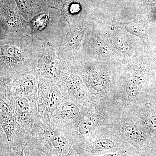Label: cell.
Here are the masks:
<instances>
[{"mask_svg":"<svg viewBox=\"0 0 156 156\" xmlns=\"http://www.w3.org/2000/svg\"><path fill=\"white\" fill-rule=\"evenodd\" d=\"M114 44L116 47L120 51L122 52H126L129 50V46L128 43L122 38L117 37L114 39Z\"/></svg>","mask_w":156,"mask_h":156,"instance_id":"4fadbf2b","label":"cell"},{"mask_svg":"<svg viewBox=\"0 0 156 156\" xmlns=\"http://www.w3.org/2000/svg\"><path fill=\"white\" fill-rule=\"evenodd\" d=\"M125 134L128 138L134 141H140L143 139L139 129L134 126H127L125 129Z\"/></svg>","mask_w":156,"mask_h":156,"instance_id":"8fae6325","label":"cell"},{"mask_svg":"<svg viewBox=\"0 0 156 156\" xmlns=\"http://www.w3.org/2000/svg\"><path fill=\"white\" fill-rule=\"evenodd\" d=\"M147 122L149 126L156 131V114H152L148 117Z\"/></svg>","mask_w":156,"mask_h":156,"instance_id":"9a60e30c","label":"cell"},{"mask_svg":"<svg viewBox=\"0 0 156 156\" xmlns=\"http://www.w3.org/2000/svg\"><path fill=\"white\" fill-rule=\"evenodd\" d=\"M115 146L113 141L109 139H101L95 140L92 147L98 150H109Z\"/></svg>","mask_w":156,"mask_h":156,"instance_id":"7c38bea8","label":"cell"},{"mask_svg":"<svg viewBox=\"0 0 156 156\" xmlns=\"http://www.w3.org/2000/svg\"><path fill=\"white\" fill-rule=\"evenodd\" d=\"M11 103L18 125L24 132L30 134L38 116L36 99L15 95Z\"/></svg>","mask_w":156,"mask_h":156,"instance_id":"7a4b0ae2","label":"cell"},{"mask_svg":"<svg viewBox=\"0 0 156 156\" xmlns=\"http://www.w3.org/2000/svg\"><path fill=\"white\" fill-rule=\"evenodd\" d=\"M101 156H117V154H107Z\"/></svg>","mask_w":156,"mask_h":156,"instance_id":"e0dca14e","label":"cell"},{"mask_svg":"<svg viewBox=\"0 0 156 156\" xmlns=\"http://www.w3.org/2000/svg\"><path fill=\"white\" fill-rule=\"evenodd\" d=\"M38 90V86H37L36 76L25 74L19 78L15 86V95L37 100Z\"/></svg>","mask_w":156,"mask_h":156,"instance_id":"5b68a950","label":"cell"},{"mask_svg":"<svg viewBox=\"0 0 156 156\" xmlns=\"http://www.w3.org/2000/svg\"><path fill=\"white\" fill-rule=\"evenodd\" d=\"M127 31L138 37L147 46L149 45L147 28L142 22H131L122 24Z\"/></svg>","mask_w":156,"mask_h":156,"instance_id":"8992f818","label":"cell"},{"mask_svg":"<svg viewBox=\"0 0 156 156\" xmlns=\"http://www.w3.org/2000/svg\"><path fill=\"white\" fill-rule=\"evenodd\" d=\"M80 113V109L76 104L64 99L54 110L50 121L58 127H64L76 118Z\"/></svg>","mask_w":156,"mask_h":156,"instance_id":"277c9868","label":"cell"},{"mask_svg":"<svg viewBox=\"0 0 156 156\" xmlns=\"http://www.w3.org/2000/svg\"><path fill=\"white\" fill-rule=\"evenodd\" d=\"M96 122L91 117H85L78 123L77 131L80 136L89 135L95 129Z\"/></svg>","mask_w":156,"mask_h":156,"instance_id":"52a82bcc","label":"cell"},{"mask_svg":"<svg viewBox=\"0 0 156 156\" xmlns=\"http://www.w3.org/2000/svg\"><path fill=\"white\" fill-rule=\"evenodd\" d=\"M141 80L138 76H134L128 81L126 86V92L130 97L136 96L139 91Z\"/></svg>","mask_w":156,"mask_h":156,"instance_id":"9c48e42d","label":"cell"},{"mask_svg":"<svg viewBox=\"0 0 156 156\" xmlns=\"http://www.w3.org/2000/svg\"><path fill=\"white\" fill-rule=\"evenodd\" d=\"M20 156H24L23 155V151L22 152V153H21V154H20Z\"/></svg>","mask_w":156,"mask_h":156,"instance_id":"ac0fdd59","label":"cell"},{"mask_svg":"<svg viewBox=\"0 0 156 156\" xmlns=\"http://www.w3.org/2000/svg\"><path fill=\"white\" fill-rule=\"evenodd\" d=\"M3 56L7 58L9 61L14 62L19 60V53L17 49L10 46H5L2 48Z\"/></svg>","mask_w":156,"mask_h":156,"instance_id":"30bf717a","label":"cell"},{"mask_svg":"<svg viewBox=\"0 0 156 156\" xmlns=\"http://www.w3.org/2000/svg\"><path fill=\"white\" fill-rule=\"evenodd\" d=\"M151 4H154V5H156V0H147Z\"/></svg>","mask_w":156,"mask_h":156,"instance_id":"2e32d148","label":"cell"},{"mask_svg":"<svg viewBox=\"0 0 156 156\" xmlns=\"http://www.w3.org/2000/svg\"><path fill=\"white\" fill-rule=\"evenodd\" d=\"M0 125L5 133L9 141L14 136L20 141L30 140L31 134L24 132L18 125L11 106L2 98H0Z\"/></svg>","mask_w":156,"mask_h":156,"instance_id":"3957f363","label":"cell"},{"mask_svg":"<svg viewBox=\"0 0 156 156\" xmlns=\"http://www.w3.org/2000/svg\"><path fill=\"white\" fill-rule=\"evenodd\" d=\"M97 48L99 49L101 53L104 55L108 56L110 54V50L108 47L106 46L105 43H102L101 41H97Z\"/></svg>","mask_w":156,"mask_h":156,"instance_id":"5bb4252c","label":"cell"},{"mask_svg":"<svg viewBox=\"0 0 156 156\" xmlns=\"http://www.w3.org/2000/svg\"><path fill=\"white\" fill-rule=\"evenodd\" d=\"M89 84L95 90L103 91L106 88L107 83L104 78L98 74H92L88 77Z\"/></svg>","mask_w":156,"mask_h":156,"instance_id":"ba28073f","label":"cell"},{"mask_svg":"<svg viewBox=\"0 0 156 156\" xmlns=\"http://www.w3.org/2000/svg\"><path fill=\"white\" fill-rule=\"evenodd\" d=\"M64 99L53 80L40 79L37 98L38 116L50 121L54 110Z\"/></svg>","mask_w":156,"mask_h":156,"instance_id":"6da1fadb","label":"cell"}]
</instances>
